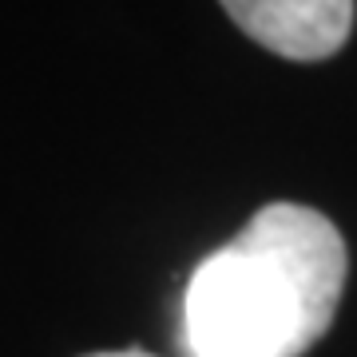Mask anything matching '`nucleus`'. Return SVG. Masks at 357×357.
<instances>
[{
    "mask_svg": "<svg viewBox=\"0 0 357 357\" xmlns=\"http://www.w3.org/2000/svg\"><path fill=\"white\" fill-rule=\"evenodd\" d=\"M345 238L302 203H270L195 266L183 294L187 357H302L345 290Z\"/></svg>",
    "mask_w": 357,
    "mask_h": 357,
    "instance_id": "1",
    "label": "nucleus"
},
{
    "mask_svg": "<svg viewBox=\"0 0 357 357\" xmlns=\"http://www.w3.org/2000/svg\"><path fill=\"white\" fill-rule=\"evenodd\" d=\"M222 13L282 60L314 64L354 32V0H218Z\"/></svg>",
    "mask_w": 357,
    "mask_h": 357,
    "instance_id": "2",
    "label": "nucleus"
},
{
    "mask_svg": "<svg viewBox=\"0 0 357 357\" xmlns=\"http://www.w3.org/2000/svg\"><path fill=\"white\" fill-rule=\"evenodd\" d=\"M88 357H151L143 349H107V354H88Z\"/></svg>",
    "mask_w": 357,
    "mask_h": 357,
    "instance_id": "3",
    "label": "nucleus"
}]
</instances>
